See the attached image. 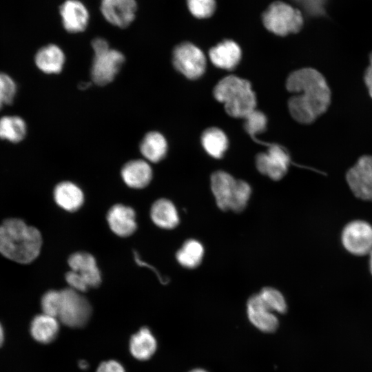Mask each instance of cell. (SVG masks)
Masks as SVG:
<instances>
[{
    "instance_id": "obj_17",
    "label": "cell",
    "mask_w": 372,
    "mask_h": 372,
    "mask_svg": "<svg viewBox=\"0 0 372 372\" xmlns=\"http://www.w3.org/2000/svg\"><path fill=\"white\" fill-rule=\"evenodd\" d=\"M121 176L128 187L141 189L150 183L152 178V169L146 161L132 160L124 165L121 169Z\"/></svg>"
},
{
    "instance_id": "obj_28",
    "label": "cell",
    "mask_w": 372,
    "mask_h": 372,
    "mask_svg": "<svg viewBox=\"0 0 372 372\" xmlns=\"http://www.w3.org/2000/svg\"><path fill=\"white\" fill-rule=\"evenodd\" d=\"M265 304L272 311L284 313L287 311V303L282 294L271 287L263 288L258 293Z\"/></svg>"
},
{
    "instance_id": "obj_11",
    "label": "cell",
    "mask_w": 372,
    "mask_h": 372,
    "mask_svg": "<svg viewBox=\"0 0 372 372\" xmlns=\"http://www.w3.org/2000/svg\"><path fill=\"white\" fill-rule=\"evenodd\" d=\"M137 4L135 0H101L104 18L113 25L125 28L134 19Z\"/></svg>"
},
{
    "instance_id": "obj_16",
    "label": "cell",
    "mask_w": 372,
    "mask_h": 372,
    "mask_svg": "<svg viewBox=\"0 0 372 372\" xmlns=\"http://www.w3.org/2000/svg\"><path fill=\"white\" fill-rule=\"evenodd\" d=\"M238 180L223 171H217L211 177V187L218 207L230 209L236 193Z\"/></svg>"
},
{
    "instance_id": "obj_37",
    "label": "cell",
    "mask_w": 372,
    "mask_h": 372,
    "mask_svg": "<svg viewBox=\"0 0 372 372\" xmlns=\"http://www.w3.org/2000/svg\"><path fill=\"white\" fill-rule=\"evenodd\" d=\"M364 81L368 89L369 94L372 99V52L369 55V65L364 74Z\"/></svg>"
},
{
    "instance_id": "obj_8",
    "label": "cell",
    "mask_w": 372,
    "mask_h": 372,
    "mask_svg": "<svg viewBox=\"0 0 372 372\" xmlns=\"http://www.w3.org/2000/svg\"><path fill=\"white\" fill-rule=\"evenodd\" d=\"M346 180L356 197L372 200V155L360 156L347 171Z\"/></svg>"
},
{
    "instance_id": "obj_31",
    "label": "cell",
    "mask_w": 372,
    "mask_h": 372,
    "mask_svg": "<svg viewBox=\"0 0 372 372\" xmlns=\"http://www.w3.org/2000/svg\"><path fill=\"white\" fill-rule=\"evenodd\" d=\"M187 4L192 14L199 19L211 17L216 9L215 0H187Z\"/></svg>"
},
{
    "instance_id": "obj_6",
    "label": "cell",
    "mask_w": 372,
    "mask_h": 372,
    "mask_svg": "<svg viewBox=\"0 0 372 372\" xmlns=\"http://www.w3.org/2000/svg\"><path fill=\"white\" fill-rule=\"evenodd\" d=\"M173 64L187 78L196 79L205 72L206 59L200 49L189 42H183L173 51Z\"/></svg>"
},
{
    "instance_id": "obj_18",
    "label": "cell",
    "mask_w": 372,
    "mask_h": 372,
    "mask_svg": "<svg viewBox=\"0 0 372 372\" xmlns=\"http://www.w3.org/2000/svg\"><path fill=\"white\" fill-rule=\"evenodd\" d=\"M209 56L212 63L216 67L231 70L240 60L241 50L235 41L225 40L211 48Z\"/></svg>"
},
{
    "instance_id": "obj_21",
    "label": "cell",
    "mask_w": 372,
    "mask_h": 372,
    "mask_svg": "<svg viewBox=\"0 0 372 372\" xmlns=\"http://www.w3.org/2000/svg\"><path fill=\"white\" fill-rule=\"evenodd\" d=\"M57 318L45 313L34 317L30 323V334L37 342L49 344L56 339L59 331Z\"/></svg>"
},
{
    "instance_id": "obj_43",
    "label": "cell",
    "mask_w": 372,
    "mask_h": 372,
    "mask_svg": "<svg viewBox=\"0 0 372 372\" xmlns=\"http://www.w3.org/2000/svg\"><path fill=\"white\" fill-rule=\"evenodd\" d=\"M370 269L372 273V251L370 253Z\"/></svg>"
},
{
    "instance_id": "obj_32",
    "label": "cell",
    "mask_w": 372,
    "mask_h": 372,
    "mask_svg": "<svg viewBox=\"0 0 372 372\" xmlns=\"http://www.w3.org/2000/svg\"><path fill=\"white\" fill-rule=\"evenodd\" d=\"M251 189L249 185L244 180H238L236 193L231 205V210L242 211L250 198Z\"/></svg>"
},
{
    "instance_id": "obj_4",
    "label": "cell",
    "mask_w": 372,
    "mask_h": 372,
    "mask_svg": "<svg viewBox=\"0 0 372 372\" xmlns=\"http://www.w3.org/2000/svg\"><path fill=\"white\" fill-rule=\"evenodd\" d=\"M265 27L279 36L296 33L303 25L302 12L282 1L272 3L262 14Z\"/></svg>"
},
{
    "instance_id": "obj_27",
    "label": "cell",
    "mask_w": 372,
    "mask_h": 372,
    "mask_svg": "<svg viewBox=\"0 0 372 372\" xmlns=\"http://www.w3.org/2000/svg\"><path fill=\"white\" fill-rule=\"evenodd\" d=\"M25 121L17 116L0 118V138L12 143L21 141L26 134Z\"/></svg>"
},
{
    "instance_id": "obj_23",
    "label": "cell",
    "mask_w": 372,
    "mask_h": 372,
    "mask_svg": "<svg viewBox=\"0 0 372 372\" xmlns=\"http://www.w3.org/2000/svg\"><path fill=\"white\" fill-rule=\"evenodd\" d=\"M150 216L153 223L162 229H174L179 223V216L175 205L165 198L158 199L153 203Z\"/></svg>"
},
{
    "instance_id": "obj_12",
    "label": "cell",
    "mask_w": 372,
    "mask_h": 372,
    "mask_svg": "<svg viewBox=\"0 0 372 372\" xmlns=\"http://www.w3.org/2000/svg\"><path fill=\"white\" fill-rule=\"evenodd\" d=\"M247 313L250 322L262 332H274L278 327L276 316L265 304L259 294L249 298Z\"/></svg>"
},
{
    "instance_id": "obj_30",
    "label": "cell",
    "mask_w": 372,
    "mask_h": 372,
    "mask_svg": "<svg viewBox=\"0 0 372 372\" xmlns=\"http://www.w3.org/2000/svg\"><path fill=\"white\" fill-rule=\"evenodd\" d=\"M245 129L247 133L254 139L256 135L266 129L267 117L265 115L255 110L245 118Z\"/></svg>"
},
{
    "instance_id": "obj_10",
    "label": "cell",
    "mask_w": 372,
    "mask_h": 372,
    "mask_svg": "<svg viewBox=\"0 0 372 372\" xmlns=\"http://www.w3.org/2000/svg\"><path fill=\"white\" fill-rule=\"evenodd\" d=\"M267 146V152L260 153L256 156L257 169L272 180H280L288 170L290 156L280 145L273 143Z\"/></svg>"
},
{
    "instance_id": "obj_41",
    "label": "cell",
    "mask_w": 372,
    "mask_h": 372,
    "mask_svg": "<svg viewBox=\"0 0 372 372\" xmlns=\"http://www.w3.org/2000/svg\"><path fill=\"white\" fill-rule=\"evenodd\" d=\"M90 84L88 83H85V82L81 83L79 85V88L81 89V90H85V89L87 88L90 86Z\"/></svg>"
},
{
    "instance_id": "obj_13",
    "label": "cell",
    "mask_w": 372,
    "mask_h": 372,
    "mask_svg": "<svg viewBox=\"0 0 372 372\" xmlns=\"http://www.w3.org/2000/svg\"><path fill=\"white\" fill-rule=\"evenodd\" d=\"M107 220L110 229L121 237L131 236L137 228L134 210L122 204L114 205L109 209Z\"/></svg>"
},
{
    "instance_id": "obj_42",
    "label": "cell",
    "mask_w": 372,
    "mask_h": 372,
    "mask_svg": "<svg viewBox=\"0 0 372 372\" xmlns=\"http://www.w3.org/2000/svg\"><path fill=\"white\" fill-rule=\"evenodd\" d=\"M189 372H207V371L202 369H195L190 371Z\"/></svg>"
},
{
    "instance_id": "obj_29",
    "label": "cell",
    "mask_w": 372,
    "mask_h": 372,
    "mask_svg": "<svg viewBox=\"0 0 372 372\" xmlns=\"http://www.w3.org/2000/svg\"><path fill=\"white\" fill-rule=\"evenodd\" d=\"M61 303V291H48L43 294L41 300L43 313L57 318L60 310Z\"/></svg>"
},
{
    "instance_id": "obj_26",
    "label": "cell",
    "mask_w": 372,
    "mask_h": 372,
    "mask_svg": "<svg viewBox=\"0 0 372 372\" xmlns=\"http://www.w3.org/2000/svg\"><path fill=\"white\" fill-rule=\"evenodd\" d=\"M204 248L198 240L190 239L184 242L177 251L176 258L178 263L186 268H195L202 261Z\"/></svg>"
},
{
    "instance_id": "obj_25",
    "label": "cell",
    "mask_w": 372,
    "mask_h": 372,
    "mask_svg": "<svg viewBox=\"0 0 372 372\" xmlns=\"http://www.w3.org/2000/svg\"><path fill=\"white\" fill-rule=\"evenodd\" d=\"M201 143L205 151L212 157L221 158L228 147V139L220 129L211 127L202 134Z\"/></svg>"
},
{
    "instance_id": "obj_14",
    "label": "cell",
    "mask_w": 372,
    "mask_h": 372,
    "mask_svg": "<svg viewBox=\"0 0 372 372\" xmlns=\"http://www.w3.org/2000/svg\"><path fill=\"white\" fill-rule=\"evenodd\" d=\"M68 263L71 270L76 272L90 288L101 285V274L92 254L83 251L74 253L70 256Z\"/></svg>"
},
{
    "instance_id": "obj_36",
    "label": "cell",
    "mask_w": 372,
    "mask_h": 372,
    "mask_svg": "<svg viewBox=\"0 0 372 372\" xmlns=\"http://www.w3.org/2000/svg\"><path fill=\"white\" fill-rule=\"evenodd\" d=\"M96 372H125V370L119 362L110 360L102 362Z\"/></svg>"
},
{
    "instance_id": "obj_40",
    "label": "cell",
    "mask_w": 372,
    "mask_h": 372,
    "mask_svg": "<svg viewBox=\"0 0 372 372\" xmlns=\"http://www.w3.org/2000/svg\"><path fill=\"white\" fill-rule=\"evenodd\" d=\"M4 340V331L3 327L0 323V347L3 344Z\"/></svg>"
},
{
    "instance_id": "obj_7",
    "label": "cell",
    "mask_w": 372,
    "mask_h": 372,
    "mask_svg": "<svg viewBox=\"0 0 372 372\" xmlns=\"http://www.w3.org/2000/svg\"><path fill=\"white\" fill-rule=\"evenodd\" d=\"M124 61V55L110 48L94 52L91 68L93 81L99 85L110 83L118 74Z\"/></svg>"
},
{
    "instance_id": "obj_38",
    "label": "cell",
    "mask_w": 372,
    "mask_h": 372,
    "mask_svg": "<svg viewBox=\"0 0 372 372\" xmlns=\"http://www.w3.org/2000/svg\"><path fill=\"white\" fill-rule=\"evenodd\" d=\"M134 260L136 262V263L138 265H139L140 266H146V267H148V268L152 269V271H154L155 272V273L157 275L158 279L160 280V281L162 282V283H165V281L162 279V278L161 277V276L159 275V273H158V271L154 269V268H152V267H151L150 265H149L148 264H147L146 262H145L144 261H143L141 258L139 257L138 253L135 251H134Z\"/></svg>"
},
{
    "instance_id": "obj_1",
    "label": "cell",
    "mask_w": 372,
    "mask_h": 372,
    "mask_svg": "<svg viewBox=\"0 0 372 372\" xmlns=\"http://www.w3.org/2000/svg\"><path fill=\"white\" fill-rule=\"evenodd\" d=\"M286 87L294 94L288 101L289 112L300 123L314 122L331 103V92L326 79L314 68H301L291 73Z\"/></svg>"
},
{
    "instance_id": "obj_9",
    "label": "cell",
    "mask_w": 372,
    "mask_h": 372,
    "mask_svg": "<svg viewBox=\"0 0 372 372\" xmlns=\"http://www.w3.org/2000/svg\"><path fill=\"white\" fill-rule=\"evenodd\" d=\"M342 242L352 254L364 256L372 251V226L363 220L348 223L342 233Z\"/></svg>"
},
{
    "instance_id": "obj_44",
    "label": "cell",
    "mask_w": 372,
    "mask_h": 372,
    "mask_svg": "<svg viewBox=\"0 0 372 372\" xmlns=\"http://www.w3.org/2000/svg\"><path fill=\"white\" fill-rule=\"evenodd\" d=\"M4 103H3V101L0 100V110L1 109Z\"/></svg>"
},
{
    "instance_id": "obj_20",
    "label": "cell",
    "mask_w": 372,
    "mask_h": 372,
    "mask_svg": "<svg viewBox=\"0 0 372 372\" xmlns=\"http://www.w3.org/2000/svg\"><path fill=\"white\" fill-rule=\"evenodd\" d=\"M56 203L68 211L78 210L84 202V195L81 188L70 181H63L54 189Z\"/></svg>"
},
{
    "instance_id": "obj_3",
    "label": "cell",
    "mask_w": 372,
    "mask_h": 372,
    "mask_svg": "<svg viewBox=\"0 0 372 372\" xmlns=\"http://www.w3.org/2000/svg\"><path fill=\"white\" fill-rule=\"evenodd\" d=\"M213 94L217 101L224 103L225 111L232 117L245 118L256 110V96L246 79L226 76L215 86Z\"/></svg>"
},
{
    "instance_id": "obj_19",
    "label": "cell",
    "mask_w": 372,
    "mask_h": 372,
    "mask_svg": "<svg viewBox=\"0 0 372 372\" xmlns=\"http://www.w3.org/2000/svg\"><path fill=\"white\" fill-rule=\"evenodd\" d=\"M130 351L136 360L146 361L150 359L157 349V342L148 327L141 328L130 340Z\"/></svg>"
},
{
    "instance_id": "obj_24",
    "label": "cell",
    "mask_w": 372,
    "mask_h": 372,
    "mask_svg": "<svg viewBox=\"0 0 372 372\" xmlns=\"http://www.w3.org/2000/svg\"><path fill=\"white\" fill-rule=\"evenodd\" d=\"M142 155L148 161L158 163L166 155L167 143L165 138L158 132L145 134L140 145Z\"/></svg>"
},
{
    "instance_id": "obj_35",
    "label": "cell",
    "mask_w": 372,
    "mask_h": 372,
    "mask_svg": "<svg viewBox=\"0 0 372 372\" xmlns=\"http://www.w3.org/2000/svg\"><path fill=\"white\" fill-rule=\"evenodd\" d=\"M65 280L70 285V288L81 293H84L90 289L83 279L76 272L72 270L66 273Z\"/></svg>"
},
{
    "instance_id": "obj_2",
    "label": "cell",
    "mask_w": 372,
    "mask_h": 372,
    "mask_svg": "<svg viewBox=\"0 0 372 372\" xmlns=\"http://www.w3.org/2000/svg\"><path fill=\"white\" fill-rule=\"evenodd\" d=\"M42 236L36 227L19 218H8L0 225V254L21 264L34 260L40 254Z\"/></svg>"
},
{
    "instance_id": "obj_22",
    "label": "cell",
    "mask_w": 372,
    "mask_h": 372,
    "mask_svg": "<svg viewBox=\"0 0 372 372\" xmlns=\"http://www.w3.org/2000/svg\"><path fill=\"white\" fill-rule=\"evenodd\" d=\"M65 63L63 50L56 45L49 44L41 48L36 54L35 63L46 74L59 73Z\"/></svg>"
},
{
    "instance_id": "obj_34",
    "label": "cell",
    "mask_w": 372,
    "mask_h": 372,
    "mask_svg": "<svg viewBox=\"0 0 372 372\" xmlns=\"http://www.w3.org/2000/svg\"><path fill=\"white\" fill-rule=\"evenodd\" d=\"M309 15L318 17L326 13L327 0H293Z\"/></svg>"
},
{
    "instance_id": "obj_33",
    "label": "cell",
    "mask_w": 372,
    "mask_h": 372,
    "mask_svg": "<svg viewBox=\"0 0 372 372\" xmlns=\"http://www.w3.org/2000/svg\"><path fill=\"white\" fill-rule=\"evenodd\" d=\"M17 91L14 80L8 74L0 72V100L4 104L12 103Z\"/></svg>"
},
{
    "instance_id": "obj_39",
    "label": "cell",
    "mask_w": 372,
    "mask_h": 372,
    "mask_svg": "<svg viewBox=\"0 0 372 372\" xmlns=\"http://www.w3.org/2000/svg\"><path fill=\"white\" fill-rule=\"evenodd\" d=\"M79 366L81 369H86L88 367V363L85 360H80L79 362Z\"/></svg>"
},
{
    "instance_id": "obj_15",
    "label": "cell",
    "mask_w": 372,
    "mask_h": 372,
    "mask_svg": "<svg viewBox=\"0 0 372 372\" xmlns=\"http://www.w3.org/2000/svg\"><path fill=\"white\" fill-rule=\"evenodd\" d=\"M60 14L64 28L68 32L78 33L85 30L89 21V12L79 0H67L60 7Z\"/></svg>"
},
{
    "instance_id": "obj_5",
    "label": "cell",
    "mask_w": 372,
    "mask_h": 372,
    "mask_svg": "<svg viewBox=\"0 0 372 372\" xmlns=\"http://www.w3.org/2000/svg\"><path fill=\"white\" fill-rule=\"evenodd\" d=\"M61 303L57 318L70 328L84 327L92 314L88 300L81 292L70 287L61 290Z\"/></svg>"
}]
</instances>
